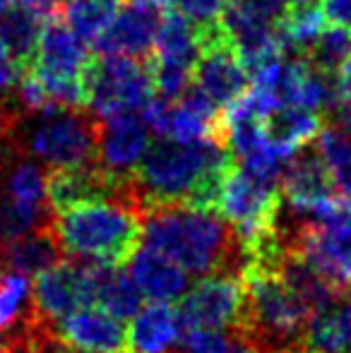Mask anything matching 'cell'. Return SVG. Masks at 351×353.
I'll use <instances>...</instances> for the list:
<instances>
[{
    "label": "cell",
    "instance_id": "obj_1",
    "mask_svg": "<svg viewBox=\"0 0 351 353\" xmlns=\"http://www.w3.org/2000/svg\"><path fill=\"white\" fill-rule=\"evenodd\" d=\"M142 243L174 260L195 279L217 272L243 274V245L234 226L212 207L188 202L152 207L142 221Z\"/></svg>",
    "mask_w": 351,
    "mask_h": 353
},
{
    "label": "cell",
    "instance_id": "obj_2",
    "mask_svg": "<svg viewBox=\"0 0 351 353\" xmlns=\"http://www.w3.org/2000/svg\"><path fill=\"white\" fill-rule=\"evenodd\" d=\"M234 154L219 140L174 142L157 140L132 171L142 210L188 202L214 210L221 176L234 163Z\"/></svg>",
    "mask_w": 351,
    "mask_h": 353
},
{
    "label": "cell",
    "instance_id": "obj_3",
    "mask_svg": "<svg viewBox=\"0 0 351 353\" xmlns=\"http://www.w3.org/2000/svg\"><path fill=\"white\" fill-rule=\"evenodd\" d=\"M140 202L130 197H99L51 212L48 231L66 260L128 267L142 245Z\"/></svg>",
    "mask_w": 351,
    "mask_h": 353
},
{
    "label": "cell",
    "instance_id": "obj_4",
    "mask_svg": "<svg viewBox=\"0 0 351 353\" xmlns=\"http://www.w3.org/2000/svg\"><path fill=\"white\" fill-rule=\"evenodd\" d=\"M245 305L241 325L243 332L263 353H299L310 307L299 298L277 267H243Z\"/></svg>",
    "mask_w": 351,
    "mask_h": 353
},
{
    "label": "cell",
    "instance_id": "obj_5",
    "mask_svg": "<svg viewBox=\"0 0 351 353\" xmlns=\"http://www.w3.org/2000/svg\"><path fill=\"white\" fill-rule=\"evenodd\" d=\"M214 210L234 226L245 257L255 255L277 236V216L281 210L279 181L258 176L234 159L221 176Z\"/></svg>",
    "mask_w": 351,
    "mask_h": 353
},
{
    "label": "cell",
    "instance_id": "obj_6",
    "mask_svg": "<svg viewBox=\"0 0 351 353\" xmlns=\"http://www.w3.org/2000/svg\"><path fill=\"white\" fill-rule=\"evenodd\" d=\"M99 118L87 111L43 108L19 137L8 142L46 168H77L97 163Z\"/></svg>",
    "mask_w": 351,
    "mask_h": 353
},
{
    "label": "cell",
    "instance_id": "obj_7",
    "mask_svg": "<svg viewBox=\"0 0 351 353\" xmlns=\"http://www.w3.org/2000/svg\"><path fill=\"white\" fill-rule=\"evenodd\" d=\"M87 106L99 121L142 111L157 94L150 58L99 56L87 70Z\"/></svg>",
    "mask_w": 351,
    "mask_h": 353
},
{
    "label": "cell",
    "instance_id": "obj_8",
    "mask_svg": "<svg viewBox=\"0 0 351 353\" xmlns=\"http://www.w3.org/2000/svg\"><path fill=\"white\" fill-rule=\"evenodd\" d=\"M245 286L241 272H217L192 283L178 301L183 330H236L243 317Z\"/></svg>",
    "mask_w": 351,
    "mask_h": 353
},
{
    "label": "cell",
    "instance_id": "obj_9",
    "mask_svg": "<svg viewBox=\"0 0 351 353\" xmlns=\"http://www.w3.org/2000/svg\"><path fill=\"white\" fill-rule=\"evenodd\" d=\"M279 192L286 207L313 219L328 216L344 200L332 171L325 166L313 142L301 147L286 161L279 178Z\"/></svg>",
    "mask_w": 351,
    "mask_h": 353
},
{
    "label": "cell",
    "instance_id": "obj_10",
    "mask_svg": "<svg viewBox=\"0 0 351 353\" xmlns=\"http://www.w3.org/2000/svg\"><path fill=\"white\" fill-rule=\"evenodd\" d=\"M87 305H94L89 262L61 260L34 274L29 286V310L39 320L56 325L66 315Z\"/></svg>",
    "mask_w": 351,
    "mask_h": 353
},
{
    "label": "cell",
    "instance_id": "obj_11",
    "mask_svg": "<svg viewBox=\"0 0 351 353\" xmlns=\"http://www.w3.org/2000/svg\"><path fill=\"white\" fill-rule=\"evenodd\" d=\"M192 82L219 108H226L250 89V72L236 56L219 22L202 29V48L192 70Z\"/></svg>",
    "mask_w": 351,
    "mask_h": 353
},
{
    "label": "cell",
    "instance_id": "obj_12",
    "mask_svg": "<svg viewBox=\"0 0 351 353\" xmlns=\"http://www.w3.org/2000/svg\"><path fill=\"white\" fill-rule=\"evenodd\" d=\"M161 24L157 0H121L106 32L94 41L99 56H128L147 61Z\"/></svg>",
    "mask_w": 351,
    "mask_h": 353
},
{
    "label": "cell",
    "instance_id": "obj_13",
    "mask_svg": "<svg viewBox=\"0 0 351 353\" xmlns=\"http://www.w3.org/2000/svg\"><path fill=\"white\" fill-rule=\"evenodd\" d=\"M89 65L92 56L85 39H80L68 27L61 12L46 17L34 61L27 68L53 77H87Z\"/></svg>",
    "mask_w": 351,
    "mask_h": 353
},
{
    "label": "cell",
    "instance_id": "obj_14",
    "mask_svg": "<svg viewBox=\"0 0 351 353\" xmlns=\"http://www.w3.org/2000/svg\"><path fill=\"white\" fill-rule=\"evenodd\" d=\"M58 339L85 353H128L126 325L99 305L70 312L53 325Z\"/></svg>",
    "mask_w": 351,
    "mask_h": 353
},
{
    "label": "cell",
    "instance_id": "obj_15",
    "mask_svg": "<svg viewBox=\"0 0 351 353\" xmlns=\"http://www.w3.org/2000/svg\"><path fill=\"white\" fill-rule=\"evenodd\" d=\"M150 147V130L135 113L99 121L97 163L116 176H130Z\"/></svg>",
    "mask_w": 351,
    "mask_h": 353
},
{
    "label": "cell",
    "instance_id": "obj_16",
    "mask_svg": "<svg viewBox=\"0 0 351 353\" xmlns=\"http://www.w3.org/2000/svg\"><path fill=\"white\" fill-rule=\"evenodd\" d=\"M301 353H351V288L313 307Z\"/></svg>",
    "mask_w": 351,
    "mask_h": 353
},
{
    "label": "cell",
    "instance_id": "obj_17",
    "mask_svg": "<svg viewBox=\"0 0 351 353\" xmlns=\"http://www.w3.org/2000/svg\"><path fill=\"white\" fill-rule=\"evenodd\" d=\"M183 327L174 303L150 301L130 317L126 330L128 353H171Z\"/></svg>",
    "mask_w": 351,
    "mask_h": 353
},
{
    "label": "cell",
    "instance_id": "obj_18",
    "mask_svg": "<svg viewBox=\"0 0 351 353\" xmlns=\"http://www.w3.org/2000/svg\"><path fill=\"white\" fill-rule=\"evenodd\" d=\"M128 265H130L128 272H130L132 281L137 283L142 296L150 298V301L174 303L181 301V296L188 291L190 276L174 260H169L166 255H161L159 250L145 245V243L137 248V252Z\"/></svg>",
    "mask_w": 351,
    "mask_h": 353
},
{
    "label": "cell",
    "instance_id": "obj_19",
    "mask_svg": "<svg viewBox=\"0 0 351 353\" xmlns=\"http://www.w3.org/2000/svg\"><path fill=\"white\" fill-rule=\"evenodd\" d=\"M263 123L267 147L289 161L301 147L315 140V135L323 128V116H318L315 111H308L303 106L286 103V106H279L277 111H272Z\"/></svg>",
    "mask_w": 351,
    "mask_h": 353
},
{
    "label": "cell",
    "instance_id": "obj_20",
    "mask_svg": "<svg viewBox=\"0 0 351 353\" xmlns=\"http://www.w3.org/2000/svg\"><path fill=\"white\" fill-rule=\"evenodd\" d=\"M89 272H92L94 305L108 310L118 320H128L145 305V296L140 293L126 267L89 262Z\"/></svg>",
    "mask_w": 351,
    "mask_h": 353
},
{
    "label": "cell",
    "instance_id": "obj_21",
    "mask_svg": "<svg viewBox=\"0 0 351 353\" xmlns=\"http://www.w3.org/2000/svg\"><path fill=\"white\" fill-rule=\"evenodd\" d=\"M202 48V29L192 24L185 14L171 8L161 14L159 32H157L152 56L161 63H178V65L195 68Z\"/></svg>",
    "mask_w": 351,
    "mask_h": 353
},
{
    "label": "cell",
    "instance_id": "obj_22",
    "mask_svg": "<svg viewBox=\"0 0 351 353\" xmlns=\"http://www.w3.org/2000/svg\"><path fill=\"white\" fill-rule=\"evenodd\" d=\"M66 260L58 248L56 238L46 228H37L24 236L14 238V241L0 245V270L17 272L24 276H34L43 272L46 267L56 265V262Z\"/></svg>",
    "mask_w": 351,
    "mask_h": 353
},
{
    "label": "cell",
    "instance_id": "obj_23",
    "mask_svg": "<svg viewBox=\"0 0 351 353\" xmlns=\"http://www.w3.org/2000/svg\"><path fill=\"white\" fill-rule=\"evenodd\" d=\"M43 22L46 17L41 12L22 5H5L0 12V39L8 48V56L19 68H27L34 61Z\"/></svg>",
    "mask_w": 351,
    "mask_h": 353
},
{
    "label": "cell",
    "instance_id": "obj_24",
    "mask_svg": "<svg viewBox=\"0 0 351 353\" xmlns=\"http://www.w3.org/2000/svg\"><path fill=\"white\" fill-rule=\"evenodd\" d=\"M325 29V14L315 3L291 5L279 24V41L286 56H305L320 32Z\"/></svg>",
    "mask_w": 351,
    "mask_h": 353
},
{
    "label": "cell",
    "instance_id": "obj_25",
    "mask_svg": "<svg viewBox=\"0 0 351 353\" xmlns=\"http://www.w3.org/2000/svg\"><path fill=\"white\" fill-rule=\"evenodd\" d=\"M315 152L325 161V166L332 171L337 181L339 192H351V130L342 121H330V125H323L313 140Z\"/></svg>",
    "mask_w": 351,
    "mask_h": 353
},
{
    "label": "cell",
    "instance_id": "obj_26",
    "mask_svg": "<svg viewBox=\"0 0 351 353\" xmlns=\"http://www.w3.org/2000/svg\"><path fill=\"white\" fill-rule=\"evenodd\" d=\"M121 0H66L61 5L66 24L85 41H97L111 24Z\"/></svg>",
    "mask_w": 351,
    "mask_h": 353
},
{
    "label": "cell",
    "instance_id": "obj_27",
    "mask_svg": "<svg viewBox=\"0 0 351 353\" xmlns=\"http://www.w3.org/2000/svg\"><path fill=\"white\" fill-rule=\"evenodd\" d=\"M305 58L320 72L339 77L344 65L351 61V29L337 27V24L325 27L310 46V51L305 53Z\"/></svg>",
    "mask_w": 351,
    "mask_h": 353
},
{
    "label": "cell",
    "instance_id": "obj_28",
    "mask_svg": "<svg viewBox=\"0 0 351 353\" xmlns=\"http://www.w3.org/2000/svg\"><path fill=\"white\" fill-rule=\"evenodd\" d=\"M29 310V276L0 270V339L24 320Z\"/></svg>",
    "mask_w": 351,
    "mask_h": 353
},
{
    "label": "cell",
    "instance_id": "obj_29",
    "mask_svg": "<svg viewBox=\"0 0 351 353\" xmlns=\"http://www.w3.org/2000/svg\"><path fill=\"white\" fill-rule=\"evenodd\" d=\"M224 3L226 0H161V5H171L200 29L219 22Z\"/></svg>",
    "mask_w": 351,
    "mask_h": 353
},
{
    "label": "cell",
    "instance_id": "obj_30",
    "mask_svg": "<svg viewBox=\"0 0 351 353\" xmlns=\"http://www.w3.org/2000/svg\"><path fill=\"white\" fill-rule=\"evenodd\" d=\"M323 14L337 27L351 29V0H323Z\"/></svg>",
    "mask_w": 351,
    "mask_h": 353
},
{
    "label": "cell",
    "instance_id": "obj_31",
    "mask_svg": "<svg viewBox=\"0 0 351 353\" xmlns=\"http://www.w3.org/2000/svg\"><path fill=\"white\" fill-rule=\"evenodd\" d=\"M339 92H342V101L344 99H351V61L339 72Z\"/></svg>",
    "mask_w": 351,
    "mask_h": 353
},
{
    "label": "cell",
    "instance_id": "obj_32",
    "mask_svg": "<svg viewBox=\"0 0 351 353\" xmlns=\"http://www.w3.org/2000/svg\"><path fill=\"white\" fill-rule=\"evenodd\" d=\"M5 58H10V56H8V48H5L3 39H0V61H5Z\"/></svg>",
    "mask_w": 351,
    "mask_h": 353
},
{
    "label": "cell",
    "instance_id": "obj_33",
    "mask_svg": "<svg viewBox=\"0 0 351 353\" xmlns=\"http://www.w3.org/2000/svg\"><path fill=\"white\" fill-rule=\"evenodd\" d=\"M291 5H301V3H315V0H289Z\"/></svg>",
    "mask_w": 351,
    "mask_h": 353
},
{
    "label": "cell",
    "instance_id": "obj_34",
    "mask_svg": "<svg viewBox=\"0 0 351 353\" xmlns=\"http://www.w3.org/2000/svg\"><path fill=\"white\" fill-rule=\"evenodd\" d=\"M53 3H56V5H58V8H61V5H63V3H66V0H53Z\"/></svg>",
    "mask_w": 351,
    "mask_h": 353
},
{
    "label": "cell",
    "instance_id": "obj_35",
    "mask_svg": "<svg viewBox=\"0 0 351 353\" xmlns=\"http://www.w3.org/2000/svg\"><path fill=\"white\" fill-rule=\"evenodd\" d=\"M3 10H5V3H3V0H0V12H3Z\"/></svg>",
    "mask_w": 351,
    "mask_h": 353
},
{
    "label": "cell",
    "instance_id": "obj_36",
    "mask_svg": "<svg viewBox=\"0 0 351 353\" xmlns=\"http://www.w3.org/2000/svg\"><path fill=\"white\" fill-rule=\"evenodd\" d=\"M157 3H159V5H161V0H157Z\"/></svg>",
    "mask_w": 351,
    "mask_h": 353
},
{
    "label": "cell",
    "instance_id": "obj_37",
    "mask_svg": "<svg viewBox=\"0 0 351 353\" xmlns=\"http://www.w3.org/2000/svg\"><path fill=\"white\" fill-rule=\"evenodd\" d=\"M171 353H174V351H171Z\"/></svg>",
    "mask_w": 351,
    "mask_h": 353
}]
</instances>
